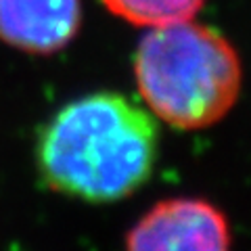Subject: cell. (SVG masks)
I'll use <instances>...</instances> for the list:
<instances>
[{
    "label": "cell",
    "instance_id": "1",
    "mask_svg": "<svg viewBox=\"0 0 251 251\" xmlns=\"http://www.w3.org/2000/svg\"><path fill=\"white\" fill-rule=\"evenodd\" d=\"M159 132L138 103L120 92H92L63 105L38 138V170L52 191L120 201L153 174Z\"/></svg>",
    "mask_w": 251,
    "mask_h": 251
},
{
    "label": "cell",
    "instance_id": "2",
    "mask_svg": "<svg viewBox=\"0 0 251 251\" xmlns=\"http://www.w3.org/2000/svg\"><path fill=\"white\" fill-rule=\"evenodd\" d=\"M134 77L155 117L178 130H201L234 107L243 67L218 29L188 19L147 29L136 46Z\"/></svg>",
    "mask_w": 251,
    "mask_h": 251
},
{
    "label": "cell",
    "instance_id": "3",
    "mask_svg": "<svg viewBox=\"0 0 251 251\" xmlns=\"http://www.w3.org/2000/svg\"><path fill=\"white\" fill-rule=\"evenodd\" d=\"M126 251H230V226L205 199H163L132 226Z\"/></svg>",
    "mask_w": 251,
    "mask_h": 251
},
{
    "label": "cell",
    "instance_id": "4",
    "mask_svg": "<svg viewBox=\"0 0 251 251\" xmlns=\"http://www.w3.org/2000/svg\"><path fill=\"white\" fill-rule=\"evenodd\" d=\"M82 25V0H0V42L29 54H52Z\"/></svg>",
    "mask_w": 251,
    "mask_h": 251
},
{
    "label": "cell",
    "instance_id": "5",
    "mask_svg": "<svg viewBox=\"0 0 251 251\" xmlns=\"http://www.w3.org/2000/svg\"><path fill=\"white\" fill-rule=\"evenodd\" d=\"M107 11L136 27H161L195 19L205 0H100Z\"/></svg>",
    "mask_w": 251,
    "mask_h": 251
}]
</instances>
